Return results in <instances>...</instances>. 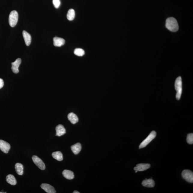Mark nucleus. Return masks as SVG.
Segmentation results:
<instances>
[{"label":"nucleus","mask_w":193,"mask_h":193,"mask_svg":"<svg viewBox=\"0 0 193 193\" xmlns=\"http://www.w3.org/2000/svg\"><path fill=\"white\" fill-rule=\"evenodd\" d=\"M166 27L169 31L172 32H177L179 29L176 20L173 17H170L167 19Z\"/></svg>","instance_id":"nucleus-1"},{"label":"nucleus","mask_w":193,"mask_h":193,"mask_svg":"<svg viewBox=\"0 0 193 193\" xmlns=\"http://www.w3.org/2000/svg\"><path fill=\"white\" fill-rule=\"evenodd\" d=\"M175 89L176 91V98L177 100H179L181 98L182 93V80L181 77H179L175 80Z\"/></svg>","instance_id":"nucleus-2"},{"label":"nucleus","mask_w":193,"mask_h":193,"mask_svg":"<svg viewBox=\"0 0 193 193\" xmlns=\"http://www.w3.org/2000/svg\"><path fill=\"white\" fill-rule=\"evenodd\" d=\"M18 14L16 11H12L9 14V22L11 27H14L16 25L18 21Z\"/></svg>","instance_id":"nucleus-3"},{"label":"nucleus","mask_w":193,"mask_h":193,"mask_svg":"<svg viewBox=\"0 0 193 193\" xmlns=\"http://www.w3.org/2000/svg\"><path fill=\"white\" fill-rule=\"evenodd\" d=\"M156 136V133L155 131H152L147 137L143 140L139 146V149L146 147L150 142L152 141Z\"/></svg>","instance_id":"nucleus-4"},{"label":"nucleus","mask_w":193,"mask_h":193,"mask_svg":"<svg viewBox=\"0 0 193 193\" xmlns=\"http://www.w3.org/2000/svg\"><path fill=\"white\" fill-rule=\"evenodd\" d=\"M182 176L183 179L188 182H193V173L190 170H185L182 173Z\"/></svg>","instance_id":"nucleus-5"},{"label":"nucleus","mask_w":193,"mask_h":193,"mask_svg":"<svg viewBox=\"0 0 193 193\" xmlns=\"http://www.w3.org/2000/svg\"><path fill=\"white\" fill-rule=\"evenodd\" d=\"M32 159L34 163L41 170H44L45 169L46 166L44 163L40 158L36 155H33L32 157Z\"/></svg>","instance_id":"nucleus-6"},{"label":"nucleus","mask_w":193,"mask_h":193,"mask_svg":"<svg viewBox=\"0 0 193 193\" xmlns=\"http://www.w3.org/2000/svg\"><path fill=\"white\" fill-rule=\"evenodd\" d=\"M11 149V145L8 142L0 140V149L5 153H8Z\"/></svg>","instance_id":"nucleus-7"},{"label":"nucleus","mask_w":193,"mask_h":193,"mask_svg":"<svg viewBox=\"0 0 193 193\" xmlns=\"http://www.w3.org/2000/svg\"><path fill=\"white\" fill-rule=\"evenodd\" d=\"M22 62L21 59L20 58H18L15 61L12 63V70L14 74H17L19 72V67L21 64Z\"/></svg>","instance_id":"nucleus-8"},{"label":"nucleus","mask_w":193,"mask_h":193,"mask_svg":"<svg viewBox=\"0 0 193 193\" xmlns=\"http://www.w3.org/2000/svg\"><path fill=\"white\" fill-rule=\"evenodd\" d=\"M151 165L149 164H140L136 165L134 168V170L137 171H143L149 169Z\"/></svg>","instance_id":"nucleus-9"},{"label":"nucleus","mask_w":193,"mask_h":193,"mask_svg":"<svg viewBox=\"0 0 193 193\" xmlns=\"http://www.w3.org/2000/svg\"><path fill=\"white\" fill-rule=\"evenodd\" d=\"M41 188L48 193H56L55 189L50 184L47 183H42L41 185Z\"/></svg>","instance_id":"nucleus-10"},{"label":"nucleus","mask_w":193,"mask_h":193,"mask_svg":"<svg viewBox=\"0 0 193 193\" xmlns=\"http://www.w3.org/2000/svg\"><path fill=\"white\" fill-rule=\"evenodd\" d=\"M56 136L60 137L66 133V130L63 125H59L56 127Z\"/></svg>","instance_id":"nucleus-11"},{"label":"nucleus","mask_w":193,"mask_h":193,"mask_svg":"<svg viewBox=\"0 0 193 193\" xmlns=\"http://www.w3.org/2000/svg\"><path fill=\"white\" fill-rule=\"evenodd\" d=\"M53 39L54 45L56 47H60L64 45L65 44V41L62 38L55 37Z\"/></svg>","instance_id":"nucleus-12"},{"label":"nucleus","mask_w":193,"mask_h":193,"mask_svg":"<svg viewBox=\"0 0 193 193\" xmlns=\"http://www.w3.org/2000/svg\"><path fill=\"white\" fill-rule=\"evenodd\" d=\"M142 184L144 187L152 188V187H154L155 182L152 179H146L142 182Z\"/></svg>","instance_id":"nucleus-13"},{"label":"nucleus","mask_w":193,"mask_h":193,"mask_svg":"<svg viewBox=\"0 0 193 193\" xmlns=\"http://www.w3.org/2000/svg\"><path fill=\"white\" fill-rule=\"evenodd\" d=\"M22 33H23V38L26 45L29 46L31 44L32 40L31 35L25 31H23Z\"/></svg>","instance_id":"nucleus-14"},{"label":"nucleus","mask_w":193,"mask_h":193,"mask_svg":"<svg viewBox=\"0 0 193 193\" xmlns=\"http://www.w3.org/2000/svg\"><path fill=\"white\" fill-rule=\"evenodd\" d=\"M81 149L82 146L80 143H76L71 147V149L75 155L78 154L81 151Z\"/></svg>","instance_id":"nucleus-15"},{"label":"nucleus","mask_w":193,"mask_h":193,"mask_svg":"<svg viewBox=\"0 0 193 193\" xmlns=\"http://www.w3.org/2000/svg\"><path fill=\"white\" fill-rule=\"evenodd\" d=\"M62 174L63 176L67 179L71 180L74 179V172L71 170H64L62 172Z\"/></svg>","instance_id":"nucleus-16"},{"label":"nucleus","mask_w":193,"mask_h":193,"mask_svg":"<svg viewBox=\"0 0 193 193\" xmlns=\"http://www.w3.org/2000/svg\"><path fill=\"white\" fill-rule=\"evenodd\" d=\"M69 120L73 124L77 123L78 121V118L75 114L74 113H70L68 115Z\"/></svg>","instance_id":"nucleus-17"},{"label":"nucleus","mask_w":193,"mask_h":193,"mask_svg":"<svg viewBox=\"0 0 193 193\" xmlns=\"http://www.w3.org/2000/svg\"><path fill=\"white\" fill-rule=\"evenodd\" d=\"M6 181L9 184L12 185H15L17 184V181L14 176L9 174L7 176Z\"/></svg>","instance_id":"nucleus-18"},{"label":"nucleus","mask_w":193,"mask_h":193,"mask_svg":"<svg viewBox=\"0 0 193 193\" xmlns=\"http://www.w3.org/2000/svg\"><path fill=\"white\" fill-rule=\"evenodd\" d=\"M16 171L17 173L20 175H22L23 174L24 167L23 164L20 163H17L15 165Z\"/></svg>","instance_id":"nucleus-19"},{"label":"nucleus","mask_w":193,"mask_h":193,"mask_svg":"<svg viewBox=\"0 0 193 193\" xmlns=\"http://www.w3.org/2000/svg\"><path fill=\"white\" fill-rule=\"evenodd\" d=\"M52 156L57 161H61L63 160V155L60 151H56L53 152L52 153Z\"/></svg>","instance_id":"nucleus-20"},{"label":"nucleus","mask_w":193,"mask_h":193,"mask_svg":"<svg viewBox=\"0 0 193 193\" xmlns=\"http://www.w3.org/2000/svg\"><path fill=\"white\" fill-rule=\"evenodd\" d=\"M75 16V12L74 9H71L68 11L67 14V19L70 21H72L74 19Z\"/></svg>","instance_id":"nucleus-21"},{"label":"nucleus","mask_w":193,"mask_h":193,"mask_svg":"<svg viewBox=\"0 0 193 193\" xmlns=\"http://www.w3.org/2000/svg\"><path fill=\"white\" fill-rule=\"evenodd\" d=\"M74 53L78 56H83L85 54V51L81 48H76L74 50Z\"/></svg>","instance_id":"nucleus-22"},{"label":"nucleus","mask_w":193,"mask_h":193,"mask_svg":"<svg viewBox=\"0 0 193 193\" xmlns=\"http://www.w3.org/2000/svg\"><path fill=\"white\" fill-rule=\"evenodd\" d=\"M187 141L189 144L193 143V134H189L187 136Z\"/></svg>","instance_id":"nucleus-23"},{"label":"nucleus","mask_w":193,"mask_h":193,"mask_svg":"<svg viewBox=\"0 0 193 193\" xmlns=\"http://www.w3.org/2000/svg\"><path fill=\"white\" fill-rule=\"evenodd\" d=\"M53 3L56 8H59L61 5L60 0H53Z\"/></svg>","instance_id":"nucleus-24"},{"label":"nucleus","mask_w":193,"mask_h":193,"mask_svg":"<svg viewBox=\"0 0 193 193\" xmlns=\"http://www.w3.org/2000/svg\"><path fill=\"white\" fill-rule=\"evenodd\" d=\"M4 85V82L2 79L0 78V89H2Z\"/></svg>","instance_id":"nucleus-25"},{"label":"nucleus","mask_w":193,"mask_h":193,"mask_svg":"<svg viewBox=\"0 0 193 193\" xmlns=\"http://www.w3.org/2000/svg\"><path fill=\"white\" fill-rule=\"evenodd\" d=\"M73 193H80V192L78 191H75L74 192H73Z\"/></svg>","instance_id":"nucleus-26"},{"label":"nucleus","mask_w":193,"mask_h":193,"mask_svg":"<svg viewBox=\"0 0 193 193\" xmlns=\"http://www.w3.org/2000/svg\"><path fill=\"white\" fill-rule=\"evenodd\" d=\"M7 193L6 192H0V193Z\"/></svg>","instance_id":"nucleus-27"},{"label":"nucleus","mask_w":193,"mask_h":193,"mask_svg":"<svg viewBox=\"0 0 193 193\" xmlns=\"http://www.w3.org/2000/svg\"><path fill=\"white\" fill-rule=\"evenodd\" d=\"M137 172H138V171H135V172H136V173H137Z\"/></svg>","instance_id":"nucleus-28"}]
</instances>
